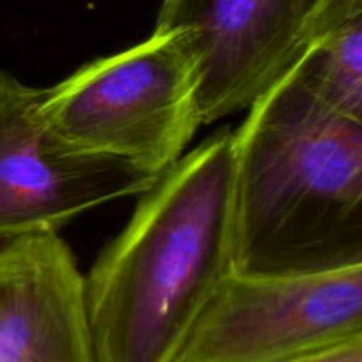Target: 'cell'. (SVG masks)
Segmentation results:
<instances>
[{
  "mask_svg": "<svg viewBox=\"0 0 362 362\" xmlns=\"http://www.w3.org/2000/svg\"><path fill=\"white\" fill-rule=\"evenodd\" d=\"M235 272L232 129L170 166L85 276L95 362H172Z\"/></svg>",
  "mask_w": 362,
  "mask_h": 362,
  "instance_id": "cell-1",
  "label": "cell"
},
{
  "mask_svg": "<svg viewBox=\"0 0 362 362\" xmlns=\"http://www.w3.org/2000/svg\"><path fill=\"white\" fill-rule=\"evenodd\" d=\"M246 112L232 131L235 272L362 265V120L324 105L296 71Z\"/></svg>",
  "mask_w": 362,
  "mask_h": 362,
  "instance_id": "cell-2",
  "label": "cell"
},
{
  "mask_svg": "<svg viewBox=\"0 0 362 362\" xmlns=\"http://www.w3.org/2000/svg\"><path fill=\"white\" fill-rule=\"evenodd\" d=\"M39 115L67 148L163 175L200 126L189 48L173 30L85 64L41 88Z\"/></svg>",
  "mask_w": 362,
  "mask_h": 362,
  "instance_id": "cell-3",
  "label": "cell"
},
{
  "mask_svg": "<svg viewBox=\"0 0 362 362\" xmlns=\"http://www.w3.org/2000/svg\"><path fill=\"white\" fill-rule=\"evenodd\" d=\"M362 0H161L156 30L193 57L204 124L240 113L288 76Z\"/></svg>",
  "mask_w": 362,
  "mask_h": 362,
  "instance_id": "cell-4",
  "label": "cell"
},
{
  "mask_svg": "<svg viewBox=\"0 0 362 362\" xmlns=\"http://www.w3.org/2000/svg\"><path fill=\"white\" fill-rule=\"evenodd\" d=\"M362 338V265L318 274L233 272L172 362H290Z\"/></svg>",
  "mask_w": 362,
  "mask_h": 362,
  "instance_id": "cell-5",
  "label": "cell"
},
{
  "mask_svg": "<svg viewBox=\"0 0 362 362\" xmlns=\"http://www.w3.org/2000/svg\"><path fill=\"white\" fill-rule=\"evenodd\" d=\"M41 88L0 71V246L60 233L78 216L144 194L159 177L60 144L39 115Z\"/></svg>",
  "mask_w": 362,
  "mask_h": 362,
  "instance_id": "cell-6",
  "label": "cell"
},
{
  "mask_svg": "<svg viewBox=\"0 0 362 362\" xmlns=\"http://www.w3.org/2000/svg\"><path fill=\"white\" fill-rule=\"evenodd\" d=\"M0 362H95L85 276L59 233L0 246Z\"/></svg>",
  "mask_w": 362,
  "mask_h": 362,
  "instance_id": "cell-7",
  "label": "cell"
},
{
  "mask_svg": "<svg viewBox=\"0 0 362 362\" xmlns=\"http://www.w3.org/2000/svg\"><path fill=\"white\" fill-rule=\"evenodd\" d=\"M293 71L324 105L362 120V13L325 35Z\"/></svg>",
  "mask_w": 362,
  "mask_h": 362,
  "instance_id": "cell-8",
  "label": "cell"
}]
</instances>
